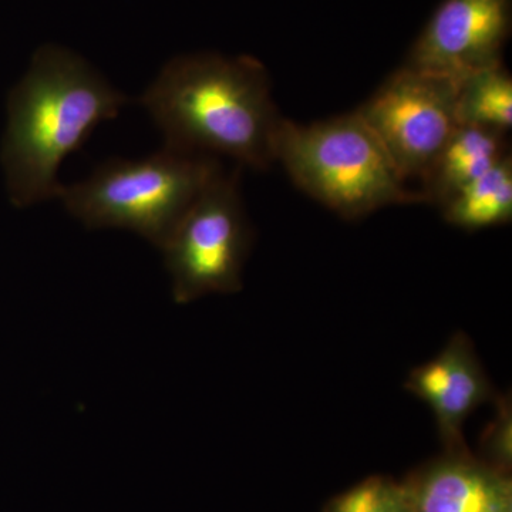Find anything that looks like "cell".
Here are the masks:
<instances>
[{
	"mask_svg": "<svg viewBox=\"0 0 512 512\" xmlns=\"http://www.w3.org/2000/svg\"><path fill=\"white\" fill-rule=\"evenodd\" d=\"M495 412L481 434L480 448L484 463L507 473L512 461V406L511 397L497 394L494 399Z\"/></svg>",
	"mask_w": 512,
	"mask_h": 512,
	"instance_id": "5bb4252c",
	"label": "cell"
},
{
	"mask_svg": "<svg viewBox=\"0 0 512 512\" xmlns=\"http://www.w3.org/2000/svg\"><path fill=\"white\" fill-rule=\"evenodd\" d=\"M140 103L163 131L167 147L227 156L254 170L275 163V134L284 117L272 99L269 74L254 57H175Z\"/></svg>",
	"mask_w": 512,
	"mask_h": 512,
	"instance_id": "6da1fadb",
	"label": "cell"
},
{
	"mask_svg": "<svg viewBox=\"0 0 512 512\" xmlns=\"http://www.w3.org/2000/svg\"><path fill=\"white\" fill-rule=\"evenodd\" d=\"M274 158L302 191L346 220L423 202L357 111L311 124L282 119Z\"/></svg>",
	"mask_w": 512,
	"mask_h": 512,
	"instance_id": "3957f363",
	"label": "cell"
},
{
	"mask_svg": "<svg viewBox=\"0 0 512 512\" xmlns=\"http://www.w3.org/2000/svg\"><path fill=\"white\" fill-rule=\"evenodd\" d=\"M326 512H414L406 484L370 477L329 504Z\"/></svg>",
	"mask_w": 512,
	"mask_h": 512,
	"instance_id": "4fadbf2b",
	"label": "cell"
},
{
	"mask_svg": "<svg viewBox=\"0 0 512 512\" xmlns=\"http://www.w3.org/2000/svg\"><path fill=\"white\" fill-rule=\"evenodd\" d=\"M457 80L403 66L357 109L404 180L423 181L460 126Z\"/></svg>",
	"mask_w": 512,
	"mask_h": 512,
	"instance_id": "8992f818",
	"label": "cell"
},
{
	"mask_svg": "<svg viewBox=\"0 0 512 512\" xmlns=\"http://www.w3.org/2000/svg\"><path fill=\"white\" fill-rule=\"evenodd\" d=\"M444 220L477 231L507 224L512 218V160L507 154L490 171L454 192L440 205Z\"/></svg>",
	"mask_w": 512,
	"mask_h": 512,
	"instance_id": "8fae6325",
	"label": "cell"
},
{
	"mask_svg": "<svg viewBox=\"0 0 512 512\" xmlns=\"http://www.w3.org/2000/svg\"><path fill=\"white\" fill-rule=\"evenodd\" d=\"M458 123L507 134L512 126V79L504 63L458 82Z\"/></svg>",
	"mask_w": 512,
	"mask_h": 512,
	"instance_id": "7c38bea8",
	"label": "cell"
},
{
	"mask_svg": "<svg viewBox=\"0 0 512 512\" xmlns=\"http://www.w3.org/2000/svg\"><path fill=\"white\" fill-rule=\"evenodd\" d=\"M126 104L127 97L82 57L63 47L40 49L9 94L0 160L12 204L59 198L64 158Z\"/></svg>",
	"mask_w": 512,
	"mask_h": 512,
	"instance_id": "7a4b0ae2",
	"label": "cell"
},
{
	"mask_svg": "<svg viewBox=\"0 0 512 512\" xmlns=\"http://www.w3.org/2000/svg\"><path fill=\"white\" fill-rule=\"evenodd\" d=\"M512 0H443L410 50V69L460 82L503 63Z\"/></svg>",
	"mask_w": 512,
	"mask_h": 512,
	"instance_id": "52a82bcc",
	"label": "cell"
},
{
	"mask_svg": "<svg viewBox=\"0 0 512 512\" xmlns=\"http://www.w3.org/2000/svg\"><path fill=\"white\" fill-rule=\"evenodd\" d=\"M406 484L414 512H512V484L467 451L447 453Z\"/></svg>",
	"mask_w": 512,
	"mask_h": 512,
	"instance_id": "9c48e42d",
	"label": "cell"
},
{
	"mask_svg": "<svg viewBox=\"0 0 512 512\" xmlns=\"http://www.w3.org/2000/svg\"><path fill=\"white\" fill-rule=\"evenodd\" d=\"M251 242L238 175L220 167L160 248L174 301L184 305L211 293L241 291Z\"/></svg>",
	"mask_w": 512,
	"mask_h": 512,
	"instance_id": "5b68a950",
	"label": "cell"
},
{
	"mask_svg": "<svg viewBox=\"0 0 512 512\" xmlns=\"http://www.w3.org/2000/svg\"><path fill=\"white\" fill-rule=\"evenodd\" d=\"M221 164L164 146L141 160H110L59 198L87 228H123L161 248Z\"/></svg>",
	"mask_w": 512,
	"mask_h": 512,
	"instance_id": "277c9868",
	"label": "cell"
},
{
	"mask_svg": "<svg viewBox=\"0 0 512 512\" xmlns=\"http://www.w3.org/2000/svg\"><path fill=\"white\" fill-rule=\"evenodd\" d=\"M406 389L430 407L447 453L467 451L464 426L468 417L497 397L473 342L464 332L448 340L439 355L414 367Z\"/></svg>",
	"mask_w": 512,
	"mask_h": 512,
	"instance_id": "ba28073f",
	"label": "cell"
},
{
	"mask_svg": "<svg viewBox=\"0 0 512 512\" xmlns=\"http://www.w3.org/2000/svg\"><path fill=\"white\" fill-rule=\"evenodd\" d=\"M505 134L460 124L423 178V202L440 205L454 192L490 171L507 156Z\"/></svg>",
	"mask_w": 512,
	"mask_h": 512,
	"instance_id": "30bf717a",
	"label": "cell"
}]
</instances>
